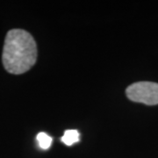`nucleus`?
<instances>
[{"instance_id": "nucleus-1", "label": "nucleus", "mask_w": 158, "mask_h": 158, "mask_svg": "<svg viewBox=\"0 0 158 158\" xmlns=\"http://www.w3.org/2000/svg\"><path fill=\"white\" fill-rule=\"evenodd\" d=\"M37 59V46L33 36L22 29H12L6 34L2 61L9 73L19 75L32 68Z\"/></svg>"}, {"instance_id": "nucleus-2", "label": "nucleus", "mask_w": 158, "mask_h": 158, "mask_svg": "<svg viewBox=\"0 0 158 158\" xmlns=\"http://www.w3.org/2000/svg\"><path fill=\"white\" fill-rule=\"evenodd\" d=\"M126 94L130 100L148 106L158 104V84L153 82H138L129 85Z\"/></svg>"}, {"instance_id": "nucleus-4", "label": "nucleus", "mask_w": 158, "mask_h": 158, "mask_svg": "<svg viewBox=\"0 0 158 158\" xmlns=\"http://www.w3.org/2000/svg\"><path fill=\"white\" fill-rule=\"evenodd\" d=\"M39 146L42 149H48L49 148L52 144V137L49 136L48 134H46L44 132H40L37 135L36 137Z\"/></svg>"}, {"instance_id": "nucleus-3", "label": "nucleus", "mask_w": 158, "mask_h": 158, "mask_svg": "<svg viewBox=\"0 0 158 158\" xmlns=\"http://www.w3.org/2000/svg\"><path fill=\"white\" fill-rule=\"evenodd\" d=\"M79 137L80 135H79L77 130H66L63 136L62 137V141L67 146H71L74 143L79 141Z\"/></svg>"}]
</instances>
